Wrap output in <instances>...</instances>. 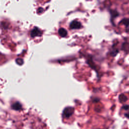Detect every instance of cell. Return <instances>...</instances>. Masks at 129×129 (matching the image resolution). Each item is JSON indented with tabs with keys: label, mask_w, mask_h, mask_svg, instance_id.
I'll return each instance as SVG.
<instances>
[{
	"label": "cell",
	"mask_w": 129,
	"mask_h": 129,
	"mask_svg": "<svg viewBox=\"0 0 129 129\" xmlns=\"http://www.w3.org/2000/svg\"><path fill=\"white\" fill-rule=\"evenodd\" d=\"M59 34L61 37H66L67 35V30L63 28H61L59 30Z\"/></svg>",
	"instance_id": "obj_10"
},
{
	"label": "cell",
	"mask_w": 129,
	"mask_h": 129,
	"mask_svg": "<svg viewBox=\"0 0 129 129\" xmlns=\"http://www.w3.org/2000/svg\"><path fill=\"white\" fill-rule=\"evenodd\" d=\"M128 97L124 93H121L119 96V100L120 103L126 102L128 100Z\"/></svg>",
	"instance_id": "obj_8"
},
{
	"label": "cell",
	"mask_w": 129,
	"mask_h": 129,
	"mask_svg": "<svg viewBox=\"0 0 129 129\" xmlns=\"http://www.w3.org/2000/svg\"><path fill=\"white\" fill-rule=\"evenodd\" d=\"M119 24H122L125 26L126 29L129 27V18H122L119 23Z\"/></svg>",
	"instance_id": "obj_7"
},
{
	"label": "cell",
	"mask_w": 129,
	"mask_h": 129,
	"mask_svg": "<svg viewBox=\"0 0 129 129\" xmlns=\"http://www.w3.org/2000/svg\"><path fill=\"white\" fill-rule=\"evenodd\" d=\"M81 27V23L77 20H74L72 21L70 24V28L71 29H79Z\"/></svg>",
	"instance_id": "obj_4"
},
{
	"label": "cell",
	"mask_w": 129,
	"mask_h": 129,
	"mask_svg": "<svg viewBox=\"0 0 129 129\" xmlns=\"http://www.w3.org/2000/svg\"><path fill=\"white\" fill-rule=\"evenodd\" d=\"M122 109H124L126 110H127L129 109V105H123L122 106Z\"/></svg>",
	"instance_id": "obj_13"
},
{
	"label": "cell",
	"mask_w": 129,
	"mask_h": 129,
	"mask_svg": "<svg viewBox=\"0 0 129 129\" xmlns=\"http://www.w3.org/2000/svg\"><path fill=\"white\" fill-rule=\"evenodd\" d=\"M86 63L92 69L94 70L95 72H96V73L97 74V76L98 77V72L97 71V67H96V65H95V64L94 63V61L93 60L92 55H91L90 54H88V55L87 61H86Z\"/></svg>",
	"instance_id": "obj_1"
},
{
	"label": "cell",
	"mask_w": 129,
	"mask_h": 129,
	"mask_svg": "<svg viewBox=\"0 0 129 129\" xmlns=\"http://www.w3.org/2000/svg\"><path fill=\"white\" fill-rule=\"evenodd\" d=\"M12 109L15 110H20L22 109V105L18 102H16L12 104Z\"/></svg>",
	"instance_id": "obj_9"
},
{
	"label": "cell",
	"mask_w": 129,
	"mask_h": 129,
	"mask_svg": "<svg viewBox=\"0 0 129 129\" xmlns=\"http://www.w3.org/2000/svg\"><path fill=\"white\" fill-rule=\"evenodd\" d=\"M109 12L110 15V22L113 25L115 26L114 20L120 16V13L116 9H109Z\"/></svg>",
	"instance_id": "obj_3"
},
{
	"label": "cell",
	"mask_w": 129,
	"mask_h": 129,
	"mask_svg": "<svg viewBox=\"0 0 129 129\" xmlns=\"http://www.w3.org/2000/svg\"><path fill=\"white\" fill-rule=\"evenodd\" d=\"M119 50L117 48H115V46H113L111 48L109 52V55L111 56L112 57H115L116 55L119 54Z\"/></svg>",
	"instance_id": "obj_6"
},
{
	"label": "cell",
	"mask_w": 129,
	"mask_h": 129,
	"mask_svg": "<svg viewBox=\"0 0 129 129\" xmlns=\"http://www.w3.org/2000/svg\"><path fill=\"white\" fill-rule=\"evenodd\" d=\"M125 116L127 117V118L128 119H129V113H126L125 114Z\"/></svg>",
	"instance_id": "obj_14"
},
{
	"label": "cell",
	"mask_w": 129,
	"mask_h": 129,
	"mask_svg": "<svg viewBox=\"0 0 129 129\" xmlns=\"http://www.w3.org/2000/svg\"><path fill=\"white\" fill-rule=\"evenodd\" d=\"M100 101V98H98V97H94L92 99V102L94 103H97L99 102Z\"/></svg>",
	"instance_id": "obj_12"
},
{
	"label": "cell",
	"mask_w": 129,
	"mask_h": 129,
	"mask_svg": "<svg viewBox=\"0 0 129 129\" xmlns=\"http://www.w3.org/2000/svg\"><path fill=\"white\" fill-rule=\"evenodd\" d=\"M74 113V109L72 107L66 108L63 110L62 116L64 118H69Z\"/></svg>",
	"instance_id": "obj_2"
},
{
	"label": "cell",
	"mask_w": 129,
	"mask_h": 129,
	"mask_svg": "<svg viewBox=\"0 0 129 129\" xmlns=\"http://www.w3.org/2000/svg\"><path fill=\"white\" fill-rule=\"evenodd\" d=\"M42 34V32L37 28H35L31 31L30 35L32 37H34L36 36H40Z\"/></svg>",
	"instance_id": "obj_5"
},
{
	"label": "cell",
	"mask_w": 129,
	"mask_h": 129,
	"mask_svg": "<svg viewBox=\"0 0 129 129\" xmlns=\"http://www.w3.org/2000/svg\"><path fill=\"white\" fill-rule=\"evenodd\" d=\"M16 63L19 65H21L23 63V61L21 59H18L16 60Z\"/></svg>",
	"instance_id": "obj_11"
}]
</instances>
